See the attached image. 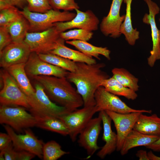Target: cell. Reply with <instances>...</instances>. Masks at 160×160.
Here are the masks:
<instances>
[{"label":"cell","instance_id":"1","mask_svg":"<svg viewBox=\"0 0 160 160\" xmlns=\"http://www.w3.org/2000/svg\"><path fill=\"white\" fill-rule=\"evenodd\" d=\"M105 66L103 63L89 64L77 62L75 71L68 72L66 78L76 86L77 92L82 98L84 107L95 105L96 91L104 80L110 77L102 70Z\"/></svg>","mask_w":160,"mask_h":160},{"label":"cell","instance_id":"2","mask_svg":"<svg viewBox=\"0 0 160 160\" xmlns=\"http://www.w3.org/2000/svg\"><path fill=\"white\" fill-rule=\"evenodd\" d=\"M33 79L41 85L52 100L71 111L84 105L82 97L66 77L38 76Z\"/></svg>","mask_w":160,"mask_h":160},{"label":"cell","instance_id":"3","mask_svg":"<svg viewBox=\"0 0 160 160\" xmlns=\"http://www.w3.org/2000/svg\"><path fill=\"white\" fill-rule=\"evenodd\" d=\"M20 12L28 21L30 25L28 32H30L45 31L53 26L55 23L71 20L76 15V13L70 11L61 12L52 9L44 13L33 12L30 11L27 6Z\"/></svg>","mask_w":160,"mask_h":160},{"label":"cell","instance_id":"4","mask_svg":"<svg viewBox=\"0 0 160 160\" xmlns=\"http://www.w3.org/2000/svg\"><path fill=\"white\" fill-rule=\"evenodd\" d=\"M34 88L35 92L27 96L29 110L33 116H50L59 118L71 112L52 102L38 82L35 84Z\"/></svg>","mask_w":160,"mask_h":160},{"label":"cell","instance_id":"5","mask_svg":"<svg viewBox=\"0 0 160 160\" xmlns=\"http://www.w3.org/2000/svg\"><path fill=\"white\" fill-rule=\"evenodd\" d=\"M53 26L45 31L38 32H28L24 41L28 45L31 52L38 54L49 53L59 44L65 41Z\"/></svg>","mask_w":160,"mask_h":160},{"label":"cell","instance_id":"6","mask_svg":"<svg viewBox=\"0 0 160 160\" xmlns=\"http://www.w3.org/2000/svg\"><path fill=\"white\" fill-rule=\"evenodd\" d=\"M0 77L2 86L0 92L1 105L20 106L29 109L27 96L6 69L1 70Z\"/></svg>","mask_w":160,"mask_h":160},{"label":"cell","instance_id":"7","mask_svg":"<svg viewBox=\"0 0 160 160\" xmlns=\"http://www.w3.org/2000/svg\"><path fill=\"white\" fill-rule=\"evenodd\" d=\"M25 108L0 105V123L7 125L15 131L21 132L26 129L36 126V119Z\"/></svg>","mask_w":160,"mask_h":160},{"label":"cell","instance_id":"8","mask_svg":"<svg viewBox=\"0 0 160 160\" xmlns=\"http://www.w3.org/2000/svg\"><path fill=\"white\" fill-rule=\"evenodd\" d=\"M97 112L109 111L121 113H127L134 112L151 113V110H136L131 108L122 101L117 95L107 91L102 86L100 87L95 94Z\"/></svg>","mask_w":160,"mask_h":160},{"label":"cell","instance_id":"9","mask_svg":"<svg viewBox=\"0 0 160 160\" xmlns=\"http://www.w3.org/2000/svg\"><path fill=\"white\" fill-rule=\"evenodd\" d=\"M97 112L95 106L84 107L63 115L59 118L68 128L70 139L73 142L77 136Z\"/></svg>","mask_w":160,"mask_h":160},{"label":"cell","instance_id":"10","mask_svg":"<svg viewBox=\"0 0 160 160\" xmlns=\"http://www.w3.org/2000/svg\"><path fill=\"white\" fill-rule=\"evenodd\" d=\"M4 127L10 137L13 147L16 151H28L43 159V142L38 139L30 129H25L24 134H18L9 126L4 124Z\"/></svg>","mask_w":160,"mask_h":160},{"label":"cell","instance_id":"11","mask_svg":"<svg viewBox=\"0 0 160 160\" xmlns=\"http://www.w3.org/2000/svg\"><path fill=\"white\" fill-rule=\"evenodd\" d=\"M144 0L148 6L149 13L144 15L142 20L144 23L150 26L153 44L147 62L149 66L152 67L157 60H160V31L157 27L155 19L156 15L159 12L160 9L157 4L152 0Z\"/></svg>","mask_w":160,"mask_h":160},{"label":"cell","instance_id":"12","mask_svg":"<svg viewBox=\"0 0 160 160\" xmlns=\"http://www.w3.org/2000/svg\"><path fill=\"white\" fill-rule=\"evenodd\" d=\"M102 120L99 113L97 117L92 118L79 134V145L86 150L89 158L101 148L97 144L98 137L102 129Z\"/></svg>","mask_w":160,"mask_h":160},{"label":"cell","instance_id":"13","mask_svg":"<svg viewBox=\"0 0 160 160\" xmlns=\"http://www.w3.org/2000/svg\"><path fill=\"white\" fill-rule=\"evenodd\" d=\"M25 68L27 76L32 78L38 76L66 77L69 72L43 60L35 52L31 53Z\"/></svg>","mask_w":160,"mask_h":160},{"label":"cell","instance_id":"14","mask_svg":"<svg viewBox=\"0 0 160 160\" xmlns=\"http://www.w3.org/2000/svg\"><path fill=\"white\" fill-rule=\"evenodd\" d=\"M31 52L28 45L23 41L12 42L0 51V66L6 69L9 66L25 63Z\"/></svg>","mask_w":160,"mask_h":160},{"label":"cell","instance_id":"15","mask_svg":"<svg viewBox=\"0 0 160 160\" xmlns=\"http://www.w3.org/2000/svg\"><path fill=\"white\" fill-rule=\"evenodd\" d=\"M76 15L71 20L64 22H58L55 23V27L60 33L72 28L81 29L91 31L97 30L99 23L98 17L91 10L85 12L79 9L75 10Z\"/></svg>","mask_w":160,"mask_h":160},{"label":"cell","instance_id":"16","mask_svg":"<svg viewBox=\"0 0 160 160\" xmlns=\"http://www.w3.org/2000/svg\"><path fill=\"white\" fill-rule=\"evenodd\" d=\"M124 0H112L108 15L103 17L100 24L101 33L106 36L116 39L121 34L120 28L125 15H120L121 6Z\"/></svg>","mask_w":160,"mask_h":160},{"label":"cell","instance_id":"17","mask_svg":"<svg viewBox=\"0 0 160 160\" xmlns=\"http://www.w3.org/2000/svg\"><path fill=\"white\" fill-rule=\"evenodd\" d=\"M113 121L118 137L116 150L120 151L126 137L133 129L140 112L121 113L106 110L105 111Z\"/></svg>","mask_w":160,"mask_h":160},{"label":"cell","instance_id":"18","mask_svg":"<svg viewBox=\"0 0 160 160\" xmlns=\"http://www.w3.org/2000/svg\"><path fill=\"white\" fill-rule=\"evenodd\" d=\"M99 113L101 117L103 126L102 139L105 143L97 153V155L103 159L107 155H110L116 150L118 137L117 134L112 129V119L105 111H100Z\"/></svg>","mask_w":160,"mask_h":160},{"label":"cell","instance_id":"19","mask_svg":"<svg viewBox=\"0 0 160 160\" xmlns=\"http://www.w3.org/2000/svg\"><path fill=\"white\" fill-rule=\"evenodd\" d=\"M159 137L148 135L132 129L125 138L120 151L121 154H126L131 149L139 146L145 147L150 145L157 140Z\"/></svg>","mask_w":160,"mask_h":160},{"label":"cell","instance_id":"20","mask_svg":"<svg viewBox=\"0 0 160 160\" xmlns=\"http://www.w3.org/2000/svg\"><path fill=\"white\" fill-rule=\"evenodd\" d=\"M141 113L133 129L144 134L160 137V118L156 114L150 116Z\"/></svg>","mask_w":160,"mask_h":160},{"label":"cell","instance_id":"21","mask_svg":"<svg viewBox=\"0 0 160 160\" xmlns=\"http://www.w3.org/2000/svg\"><path fill=\"white\" fill-rule=\"evenodd\" d=\"M25 63L15 64L6 69L15 80L21 89L27 96H29L35 92V88L31 84L26 72Z\"/></svg>","mask_w":160,"mask_h":160},{"label":"cell","instance_id":"22","mask_svg":"<svg viewBox=\"0 0 160 160\" xmlns=\"http://www.w3.org/2000/svg\"><path fill=\"white\" fill-rule=\"evenodd\" d=\"M36 119V126L60 134L68 135V130L59 118L50 116H34Z\"/></svg>","mask_w":160,"mask_h":160},{"label":"cell","instance_id":"23","mask_svg":"<svg viewBox=\"0 0 160 160\" xmlns=\"http://www.w3.org/2000/svg\"><path fill=\"white\" fill-rule=\"evenodd\" d=\"M67 44L74 46L79 51L89 56L100 60V55L110 60L111 51L106 47L95 46L87 41L80 40L66 41Z\"/></svg>","mask_w":160,"mask_h":160},{"label":"cell","instance_id":"24","mask_svg":"<svg viewBox=\"0 0 160 160\" xmlns=\"http://www.w3.org/2000/svg\"><path fill=\"white\" fill-rule=\"evenodd\" d=\"M49 53L59 55L76 63H83L89 64H94L97 63L96 60L92 57L86 55L79 50L68 48L64 45V43L59 44Z\"/></svg>","mask_w":160,"mask_h":160},{"label":"cell","instance_id":"25","mask_svg":"<svg viewBox=\"0 0 160 160\" xmlns=\"http://www.w3.org/2000/svg\"><path fill=\"white\" fill-rule=\"evenodd\" d=\"M132 0H124L126 4V14L124 20L121 25L120 32L125 36L128 44L134 45L139 38L140 32L136 28H134L132 23L131 6Z\"/></svg>","mask_w":160,"mask_h":160},{"label":"cell","instance_id":"26","mask_svg":"<svg viewBox=\"0 0 160 160\" xmlns=\"http://www.w3.org/2000/svg\"><path fill=\"white\" fill-rule=\"evenodd\" d=\"M101 86L109 92L117 96H123L129 100H135L138 96L136 92L124 87L112 76L104 80Z\"/></svg>","mask_w":160,"mask_h":160},{"label":"cell","instance_id":"27","mask_svg":"<svg viewBox=\"0 0 160 160\" xmlns=\"http://www.w3.org/2000/svg\"><path fill=\"white\" fill-rule=\"evenodd\" d=\"M13 42L24 41L26 33L28 32L30 25L27 19L22 15L15 21L6 27Z\"/></svg>","mask_w":160,"mask_h":160},{"label":"cell","instance_id":"28","mask_svg":"<svg viewBox=\"0 0 160 160\" xmlns=\"http://www.w3.org/2000/svg\"><path fill=\"white\" fill-rule=\"evenodd\" d=\"M112 77L124 87L136 92L139 90L138 79L126 69L115 68L112 70Z\"/></svg>","mask_w":160,"mask_h":160},{"label":"cell","instance_id":"29","mask_svg":"<svg viewBox=\"0 0 160 160\" xmlns=\"http://www.w3.org/2000/svg\"><path fill=\"white\" fill-rule=\"evenodd\" d=\"M38 54L43 60L68 71L73 72L76 68V62L59 55L51 53Z\"/></svg>","mask_w":160,"mask_h":160},{"label":"cell","instance_id":"30","mask_svg":"<svg viewBox=\"0 0 160 160\" xmlns=\"http://www.w3.org/2000/svg\"><path fill=\"white\" fill-rule=\"evenodd\" d=\"M70 153L63 151L60 145L56 142L51 140L43 145V159L44 160H56Z\"/></svg>","mask_w":160,"mask_h":160},{"label":"cell","instance_id":"31","mask_svg":"<svg viewBox=\"0 0 160 160\" xmlns=\"http://www.w3.org/2000/svg\"><path fill=\"white\" fill-rule=\"evenodd\" d=\"M92 31L81 29H75L60 33V37L65 41L80 40L89 41L93 36Z\"/></svg>","mask_w":160,"mask_h":160},{"label":"cell","instance_id":"32","mask_svg":"<svg viewBox=\"0 0 160 160\" xmlns=\"http://www.w3.org/2000/svg\"><path fill=\"white\" fill-rule=\"evenodd\" d=\"M22 15L20 10L14 6L0 10V26H7L18 19Z\"/></svg>","mask_w":160,"mask_h":160},{"label":"cell","instance_id":"33","mask_svg":"<svg viewBox=\"0 0 160 160\" xmlns=\"http://www.w3.org/2000/svg\"><path fill=\"white\" fill-rule=\"evenodd\" d=\"M26 0L28 9L32 12L44 13L52 9L49 0Z\"/></svg>","mask_w":160,"mask_h":160},{"label":"cell","instance_id":"34","mask_svg":"<svg viewBox=\"0 0 160 160\" xmlns=\"http://www.w3.org/2000/svg\"><path fill=\"white\" fill-rule=\"evenodd\" d=\"M49 1L52 9L55 10L69 11L79 9L75 0H49Z\"/></svg>","mask_w":160,"mask_h":160},{"label":"cell","instance_id":"35","mask_svg":"<svg viewBox=\"0 0 160 160\" xmlns=\"http://www.w3.org/2000/svg\"><path fill=\"white\" fill-rule=\"evenodd\" d=\"M11 36L6 27H0V51L12 42Z\"/></svg>","mask_w":160,"mask_h":160},{"label":"cell","instance_id":"36","mask_svg":"<svg viewBox=\"0 0 160 160\" xmlns=\"http://www.w3.org/2000/svg\"><path fill=\"white\" fill-rule=\"evenodd\" d=\"M2 151L4 152L5 160H16L17 151L14 149L12 142Z\"/></svg>","mask_w":160,"mask_h":160},{"label":"cell","instance_id":"37","mask_svg":"<svg viewBox=\"0 0 160 160\" xmlns=\"http://www.w3.org/2000/svg\"><path fill=\"white\" fill-rule=\"evenodd\" d=\"M12 141L10 136L7 134L1 132L0 133V151L4 150L11 143Z\"/></svg>","mask_w":160,"mask_h":160},{"label":"cell","instance_id":"38","mask_svg":"<svg viewBox=\"0 0 160 160\" xmlns=\"http://www.w3.org/2000/svg\"><path fill=\"white\" fill-rule=\"evenodd\" d=\"M36 156L34 154L25 151H17L16 160H30Z\"/></svg>","mask_w":160,"mask_h":160},{"label":"cell","instance_id":"39","mask_svg":"<svg viewBox=\"0 0 160 160\" xmlns=\"http://www.w3.org/2000/svg\"><path fill=\"white\" fill-rule=\"evenodd\" d=\"M155 152H160V137L156 141L152 144L145 147Z\"/></svg>","mask_w":160,"mask_h":160},{"label":"cell","instance_id":"40","mask_svg":"<svg viewBox=\"0 0 160 160\" xmlns=\"http://www.w3.org/2000/svg\"><path fill=\"white\" fill-rule=\"evenodd\" d=\"M147 153L146 151L140 150L137 152L136 155L140 160H149Z\"/></svg>","mask_w":160,"mask_h":160},{"label":"cell","instance_id":"41","mask_svg":"<svg viewBox=\"0 0 160 160\" xmlns=\"http://www.w3.org/2000/svg\"><path fill=\"white\" fill-rule=\"evenodd\" d=\"M14 6L9 0H0V10Z\"/></svg>","mask_w":160,"mask_h":160},{"label":"cell","instance_id":"42","mask_svg":"<svg viewBox=\"0 0 160 160\" xmlns=\"http://www.w3.org/2000/svg\"><path fill=\"white\" fill-rule=\"evenodd\" d=\"M14 6H16L23 9L24 6L27 3L26 0H9Z\"/></svg>","mask_w":160,"mask_h":160},{"label":"cell","instance_id":"43","mask_svg":"<svg viewBox=\"0 0 160 160\" xmlns=\"http://www.w3.org/2000/svg\"><path fill=\"white\" fill-rule=\"evenodd\" d=\"M147 154L149 160H160V156L155 155L151 151H149Z\"/></svg>","mask_w":160,"mask_h":160},{"label":"cell","instance_id":"44","mask_svg":"<svg viewBox=\"0 0 160 160\" xmlns=\"http://www.w3.org/2000/svg\"><path fill=\"white\" fill-rule=\"evenodd\" d=\"M0 160H5V158L4 156V154L3 151H0Z\"/></svg>","mask_w":160,"mask_h":160},{"label":"cell","instance_id":"45","mask_svg":"<svg viewBox=\"0 0 160 160\" xmlns=\"http://www.w3.org/2000/svg\"><path fill=\"white\" fill-rule=\"evenodd\" d=\"M160 31V30H159Z\"/></svg>","mask_w":160,"mask_h":160},{"label":"cell","instance_id":"46","mask_svg":"<svg viewBox=\"0 0 160 160\" xmlns=\"http://www.w3.org/2000/svg\"><path fill=\"white\" fill-rule=\"evenodd\" d=\"M159 22H160V16L159 18Z\"/></svg>","mask_w":160,"mask_h":160}]
</instances>
